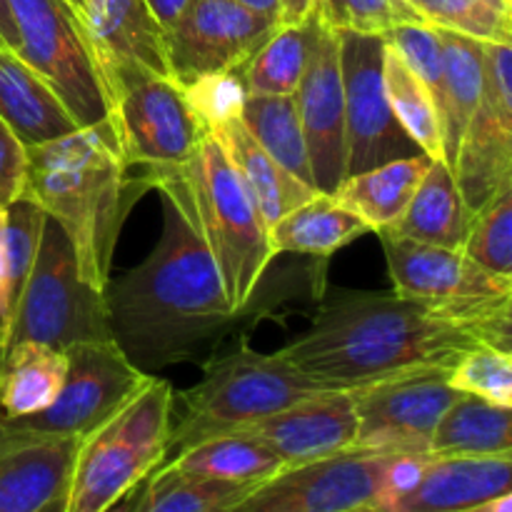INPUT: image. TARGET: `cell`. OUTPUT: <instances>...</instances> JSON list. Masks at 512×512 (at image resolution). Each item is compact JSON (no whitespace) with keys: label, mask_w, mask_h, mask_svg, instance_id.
<instances>
[{"label":"cell","mask_w":512,"mask_h":512,"mask_svg":"<svg viewBox=\"0 0 512 512\" xmlns=\"http://www.w3.org/2000/svg\"><path fill=\"white\" fill-rule=\"evenodd\" d=\"M163 230L148 258L105 285L110 340L143 373L193 360L238 320L178 188L155 180Z\"/></svg>","instance_id":"6da1fadb"},{"label":"cell","mask_w":512,"mask_h":512,"mask_svg":"<svg viewBox=\"0 0 512 512\" xmlns=\"http://www.w3.org/2000/svg\"><path fill=\"white\" fill-rule=\"evenodd\" d=\"M478 345L512 353L508 340L420 300L340 293L325 300L310 328L278 353L320 388L358 390L418 370H453Z\"/></svg>","instance_id":"7a4b0ae2"},{"label":"cell","mask_w":512,"mask_h":512,"mask_svg":"<svg viewBox=\"0 0 512 512\" xmlns=\"http://www.w3.org/2000/svg\"><path fill=\"white\" fill-rule=\"evenodd\" d=\"M25 148L28 173L20 198L33 200L60 225L83 280L105 293L123 220L145 193L140 180L128 178L113 123L100 120Z\"/></svg>","instance_id":"3957f363"},{"label":"cell","mask_w":512,"mask_h":512,"mask_svg":"<svg viewBox=\"0 0 512 512\" xmlns=\"http://www.w3.org/2000/svg\"><path fill=\"white\" fill-rule=\"evenodd\" d=\"M155 180H170L178 188L218 268L230 305L243 313L253 303L255 290L273 260V250L268 225L225 150L208 133L188 163L173 173L150 178L148 190Z\"/></svg>","instance_id":"277c9868"},{"label":"cell","mask_w":512,"mask_h":512,"mask_svg":"<svg viewBox=\"0 0 512 512\" xmlns=\"http://www.w3.org/2000/svg\"><path fill=\"white\" fill-rule=\"evenodd\" d=\"M318 390L325 388L280 353H258L238 343L205 363L198 385L173 393L165 460L200 440L245 430Z\"/></svg>","instance_id":"5b68a950"},{"label":"cell","mask_w":512,"mask_h":512,"mask_svg":"<svg viewBox=\"0 0 512 512\" xmlns=\"http://www.w3.org/2000/svg\"><path fill=\"white\" fill-rule=\"evenodd\" d=\"M173 388L150 378L113 418L78 445L65 512H105L138 488L168 455Z\"/></svg>","instance_id":"8992f818"},{"label":"cell","mask_w":512,"mask_h":512,"mask_svg":"<svg viewBox=\"0 0 512 512\" xmlns=\"http://www.w3.org/2000/svg\"><path fill=\"white\" fill-rule=\"evenodd\" d=\"M88 340H110L105 295L85 283L68 238L60 225L45 215L33 268L15 310L8 348L38 343L53 350H68L70 345Z\"/></svg>","instance_id":"52a82bcc"},{"label":"cell","mask_w":512,"mask_h":512,"mask_svg":"<svg viewBox=\"0 0 512 512\" xmlns=\"http://www.w3.org/2000/svg\"><path fill=\"white\" fill-rule=\"evenodd\" d=\"M395 295L443 310L460 323L478 325L510 343L512 278L483 270L460 248L378 233Z\"/></svg>","instance_id":"ba28073f"},{"label":"cell","mask_w":512,"mask_h":512,"mask_svg":"<svg viewBox=\"0 0 512 512\" xmlns=\"http://www.w3.org/2000/svg\"><path fill=\"white\" fill-rule=\"evenodd\" d=\"M18 58L58 95L78 128L110 118V100L83 18L68 0H8Z\"/></svg>","instance_id":"9c48e42d"},{"label":"cell","mask_w":512,"mask_h":512,"mask_svg":"<svg viewBox=\"0 0 512 512\" xmlns=\"http://www.w3.org/2000/svg\"><path fill=\"white\" fill-rule=\"evenodd\" d=\"M68 358L63 388L43 413L0 418V430L15 438L83 440L113 418L153 375L135 368L113 340H88L63 350Z\"/></svg>","instance_id":"30bf717a"},{"label":"cell","mask_w":512,"mask_h":512,"mask_svg":"<svg viewBox=\"0 0 512 512\" xmlns=\"http://www.w3.org/2000/svg\"><path fill=\"white\" fill-rule=\"evenodd\" d=\"M110 123L128 165L145 173L140 183L173 173L188 163L200 140L208 135L185 90L173 78L138 75L108 90Z\"/></svg>","instance_id":"8fae6325"},{"label":"cell","mask_w":512,"mask_h":512,"mask_svg":"<svg viewBox=\"0 0 512 512\" xmlns=\"http://www.w3.org/2000/svg\"><path fill=\"white\" fill-rule=\"evenodd\" d=\"M408 455L350 448L280 470L230 512H348L378 505L395 488Z\"/></svg>","instance_id":"7c38bea8"},{"label":"cell","mask_w":512,"mask_h":512,"mask_svg":"<svg viewBox=\"0 0 512 512\" xmlns=\"http://www.w3.org/2000/svg\"><path fill=\"white\" fill-rule=\"evenodd\" d=\"M338 40L345 93V145H348L345 178L388 160L423 153L390 108L383 75V35L338 30Z\"/></svg>","instance_id":"4fadbf2b"},{"label":"cell","mask_w":512,"mask_h":512,"mask_svg":"<svg viewBox=\"0 0 512 512\" xmlns=\"http://www.w3.org/2000/svg\"><path fill=\"white\" fill-rule=\"evenodd\" d=\"M453 175L473 215L512 185L510 43H483V95L460 138Z\"/></svg>","instance_id":"5bb4252c"},{"label":"cell","mask_w":512,"mask_h":512,"mask_svg":"<svg viewBox=\"0 0 512 512\" xmlns=\"http://www.w3.org/2000/svg\"><path fill=\"white\" fill-rule=\"evenodd\" d=\"M450 370H418L353 390L358 413L355 448L378 453L428 455L445 410L458 400Z\"/></svg>","instance_id":"9a60e30c"},{"label":"cell","mask_w":512,"mask_h":512,"mask_svg":"<svg viewBox=\"0 0 512 512\" xmlns=\"http://www.w3.org/2000/svg\"><path fill=\"white\" fill-rule=\"evenodd\" d=\"M280 28L275 20L240 8L233 0H190L165 30L170 78L180 85L243 68Z\"/></svg>","instance_id":"2e32d148"},{"label":"cell","mask_w":512,"mask_h":512,"mask_svg":"<svg viewBox=\"0 0 512 512\" xmlns=\"http://www.w3.org/2000/svg\"><path fill=\"white\" fill-rule=\"evenodd\" d=\"M308 143L313 183L318 193L333 195L345 180L348 145H345V93L340 73L338 30L323 23L308 68L293 93Z\"/></svg>","instance_id":"e0dca14e"},{"label":"cell","mask_w":512,"mask_h":512,"mask_svg":"<svg viewBox=\"0 0 512 512\" xmlns=\"http://www.w3.org/2000/svg\"><path fill=\"white\" fill-rule=\"evenodd\" d=\"M83 25L105 90L138 75L170 78L165 30L145 0H88Z\"/></svg>","instance_id":"ac0fdd59"},{"label":"cell","mask_w":512,"mask_h":512,"mask_svg":"<svg viewBox=\"0 0 512 512\" xmlns=\"http://www.w3.org/2000/svg\"><path fill=\"white\" fill-rule=\"evenodd\" d=\"M243 433L263 440L285 468L343 453L355 448L358 438L353 390H318L280 413L248 425Z\"/></svg>","instance_id":"d6986e66"},{"label":"cell","mask_w":512,"mask_h":512,"mask_svg":"<svg viewBox=\"0 0 512 512\" xmlns=\"http://www.w3.org/2000/svg\"><path fill=\"white\" fill-rule=\"evenodd\" d=\"M512 455L435 458L428 455L408 488L388 495L380 512H463L510 493Z\"/></svg>","instance_id":"ffe728a7"},{"label":"cell","mask_w":512,"mask_h":512,"mask_svg":"<svg viewBox=\"0 0 512 512\" xmlns=\"http://www.w3.org/2000/svg\"><path fill=\"white\" fill-rule=\"evenodd\" d=\"M80 440L15 438L0 430V512H40L65 495Z\"/></svg>","instance_id":"44dd1931"},{"label":"cell","mask_w":512,"mask_h":512,"mask_svg":"<svg viewBox=\"0 0 512 512\" xmlns=\"http://www.w3.org/2000/svg\"><path fill=\"white\" fill-rule=\"evenodd\" d=\"M470 223L473 213L460 195L453 168L443 158H433L400 218L378 233L418 240L438 248H463Z\"/></svg>","instance_id":"7402d4cb"},{"label":"cell","mask_w":512,"mask_h":512,"mask_svg":"<svg viewBox=\"0 0 512 512\" xmlns=\"http://www.w3.org/2000/svg\"><path fill=\"white\" fill-rule=\"evenodd\" d=\"M210 135H213L220 143V148L225 150L230 165L235 168L238 178L243 180L245 190H248L250 198L255 200V205H258L260 215H263L268 228L275 220L283 218L288 210H293L295 205L305 203V200L313 198V195L318 193L315 188L305 185L303 180L290 175L285 168H280V165L255 143V138L248 133V128L243 125L240 115L215 125V128L210 130Z\"/></svg>","instance_id":"603a6c76"},{"label":"cell","mask_w":512,"mask_h":512,"mask_svg":"<svg viewBox=\"0 0 512 512\" xmlns=\"http://www.w3.org/2000/svg\"><path fill=\"white\" fill-rule=\"evenodd\" d=\"M0 118L25 145L48 143L78 128L48 83L5 48H0Z\"/></svg>","instance_id":"cb8c5ba5"},{"label":"cell","mask_w":512,"mask_h":512,"mask_svg":"<svg viewBox=\"0 0 512 512\" xmlns=\"http://www.w3.org/2000/svg\"><path fill=\"white\" fill-rule=\"evenodd\" d=\"M365 233H370L365 220L330 193H315L268 228L273 258L285 253L328 258Z\"/></svg>","instance_id":"d4e9b609"},{"label":"cell","mask_w":512,"mask_h":512,"mask_svg":"<svg viewBox=\"0 0 512 512\" xmlns=\"http://www.w3.org/2000/svg\"><path fill=\"white\" fill-rule=\"evenodd\" d=\"M435 458H505L512 455V408L475 395H458L430 438Z\"/></svg>","instance_id":"484cf974"},{"label":"cell","mask_w":512,"mask_h":512,"mask_svg":"<svg viewBox=\"0 0 512 512\" xmlns=\"http://www.w3.org/2000/svg\"><path fill=\"white\" fill-rule=\"evenodd\" d=\"M430 160L433 158L423 153L388 160L363 173L348 175L333 195L360 220H365L370 230L378 233L400 218L423 175L428 173Z\"/></svg>","instance_id":"4316f807"},{"label":"cell","mask_w":512,"mask_h":512,"mask_svg":"<svg viewBox=\"0 0 512 512\" xmlns=\"http://www.w3.org/2000/svg\"><path fill=\"white\" fill-rule=\"evenodd\" d=\"M163 463L195 478L238 485H260L285 470L283 460L263 440L243 430L200 440Z\"/></svg>","instance_id":"83f0119b"},{"label":"cell","mask_w":512,"mask_h":512,"mask_svg":"<svg viewBox=\"0 0 512 512\" xmlns=\"http://www.w3.org/2000/svg\"><path fill=\"white\" fill-rule=\"evenodd\" d=\"M443 45V100H440V135L443 160L453 168L465 125L473 118L483 95V43L453 30L438 28Z\"/></svg>","instance_id":"f1b7e54d"},{"label":"cell","mask_w":512,"mask_h":512,"mask_svg":"<svg viewBox=\"0 0 512 512\" xmlns=\"http://www.w3.org/2000/svg\"><path fill=\"white\" fill-rule=\"evenodd\" d=\"M68 358L48 345H13L0 363V418L43 413L63 388Z\"/></svg>","instance_id":"f546056e"},{"label":"cell","mask_w":512,"mask_h":512,"mask_svg":"<svg viewBox=\"0 0 512 512\" xmlns=\"http://www.w3.org/2000/svg\"><path fill=\"white\" fill-rule=\"evenodd\" d=\"M325 20L318 10L300 23L280 25L258 50L253 58L243 65L245 95H293L308 68L310 53L315 48L320 28Z\"/></svg>","instance_id":"4dcf8cb0"},{"label":"cell","mask_w":512,"mask_h":512,"mask_svg":"<svg viewBox=\"0 0 512 512\" xmlns=\"http://www.w3.org/2000/svg\"><path fill=\"white\" fill-rule=\"evenodd\" d=\"M43 220V210L28 198L13 200L0 210V363L8 350L20 295L33 268Z\"/></svg>","instance_id":"1f68e13d"},{"label":"cell","mask_w":512,"mask_h":512,"mask_svg":"<svg viewBox=\"0 0 512 512\" xmlns=\"http://www.w3.org/2000/svg\"><path fill=\"white\" fill-rule=\"evenodd\" d=\"M255 485L220 483L160 463L130 493L125 512H230Z\"/></svg>","instance_id":"d6a6232c"},{"label":"cell","mask_w":512,"mask_h":512,"mask_svg":"<svg viewBox=\"0 0 512 512\" xmlns=\"http://www.w3.org/2000/svg\"><path fill=\"white\" fill-rule=\"evenodd\" d=\"M240 120L255 138V143L280 168L315 188L308 143H305L293 95H245Z\"/></svg>","instance_id":"836d02e7"},{"label":"cell","mask_w":512,"mask_h":512,"mask_svg":"<svg viewBox=\"0 0 512 512\" xmlns=\"http://www.w3.org/2000/svg\"><path fill=\"white\" fill-rule=\"evenodd\" d=\"M383 75L390 108H393L395 118L403 125L405 133L423 150V155L443 158V135H440L438 108H435L423 80L403 63V58L388 43H385Z\"/></svg>","instance_id":"e575fe53"},{"label":"cell","mask_w":512,"mask_h":512,"mask_svg":"<svg viewBox=\"0 0 512 512\" xmlns=\"http://www.w3.org/2000/svg\"><path fill=\"white\" fill-rule=\"evenodd\" d=\"M425 23L480 43H510L512 0H413Z\"/></svg>","instance_id":"d590c367"},{"label":"cell","mask_w":512,"mask_h":512,"mask_svg":"<svg viewBox=\"0 0 512 512\" xmlns=\"http://www.w3.org/2000/svg\"><path fill=\"white\" fill-rule=\"evenodd\" d=\"M460 250L488 273L512 278V185L473 215Z\"/></svg>","instance_id":"8d00e7d4"},{"label":"cell","mask_w":512,"mask_h":512,"mask_svg":"<svg viewBox=\"0 0 512 512\" xmlns=\"http://www.w3.org/2000/svg\"><path fill=\"white\" fill-rule=\"evenodd\" d=\"M448 383L460 395L512 408V353L495 345H478L455 363Z\"/></svg>","instance_id":"74e56055"},{"label":"cell","mask_w":512,"mask_h":512,"mask_svg":"<svg viewBox=\"0 0 512 512\" xmlns=\"http://www.w3.org/2000/svg\"><path fill=\"white\" fill-rule=\"evenodd\" d=\"M335 30L383 35L405 23H425L410 0H320L315 8Z\"/></svg>","instance_id":"f35d334b"},{"label":"cell","mask_w":512,"mask_h":512,"mask_svg":"<svg viewBox=\"0 0 512 512\" xmlns=\"http://www.w3.org/2000/svg\"><path fill=\"white\" fill-rule=\"evenodd\" d=\"M383 38L403 58V63L423 80L435 108H440V100H443V45H440L438 28L430 23H405L383 33Z\"/></svg>","instance_id":"ab89813d"},{"label":"cell","mask_w":512,"mask_h":512,"mask_svg":"<svg viewBox=\"0 0 512 512\" xmlns=\"http://www.w3.org/2000/svg\"><path fill=\"white\" fill-rule=\"evenodd\" d=\"M183 90L185 95H188L190 103H193L198 118L203 120L205 128H208V133L215 125L240 115V108H243L245 100L243 83H240V78L235 75V70L233 73L210 75V78L198 80V83L188 85V88Z\"/></svg>","instance_id":"60d3db41"},{"label":"cell","mask_w":512,"mask_h":512,"mask_svg":"<svg viewBox=\"0 0 512 512\" xmlns=\"http://www.w3.org/2000/svg\"><path fill=\"white\" fill-rule=\"evenodd\" d=\"M25 173H28V148L0 118V210L23 195Z\"/></svg>","instance_id":"b9f144b4"},{"label":"cell","mask_w":512,"mask_h":512,"mask_svg":"<svg viewBox=\"0 0 512 512\" xmlns=\"http://www.w3.org/2000/svg\"><path fill=\"white\" fill-rule=\"evenodd\" d=\"M145 3H148V8L153 10V15H155V20L160 23V28L168 30L170 25L180 18V13H183L185 5H188L190 0H145Z\"/></svg>","instance_id":"7bdbcfd3"},{"label":"cell","mask_w":512,"mask_h":512,"mask_svg":"<svg viewBox=\"0 0 512 512\" xmlns=\"http://www.w3.org/2000/svg\"><path fill=\"white\" fill-rule=\"evenodd\" d=\"M18 30H15L13 15H10L8 0H0V48L18 53Z\"/></svg>","instance_id":"ee69618b"},{"label":"cell","mask_w":512,"mask_h":512,"mask_svg":"<svg viewBox=\"0 0 512 512\" xmlns=\"http://www.w3.org/2000/svg\"><path fill=\"white\" fill-rule=\"evenodd\" d=\"M240 8L250 10V13H258L263 18L275 20V23L283 25V10H280V0H233Z\"/></svg>","instance_id":"f6af8a7d"},{"label":"cell","mask_w":512,"mask_h":512,"mask_svg":"<svg viewBox=\"0 0 512 512\" xmlns=\"http://www.w3.org/2000/svg\"><path fill=\"white\" fill-rule=\"evenodd\" d=\"M280 10H283V25H290L308 18L315 5L313 0H280Z\"/></svg>","instance_id":"bcb514c9"},{"label":"cell","mask_w":512,"mask_h":512,"mask_svg":"<svg viewBox=\"0 0 512 512\" xmlns=\"http://www.w3.org/2000/svg\"><path fill=\"white\" fill-rule=\"evenodd\" d=\"M40 512H65V495H60L58 500H53V503L45 505Z\"/></svg>","instance_id":"7dc6e473"},{"label":"cell","mask_w":512,"mask_h":512,"mask_svg":"<svg viewBox=\"0 0 512 512\" xmlns=\"http://www.w3.org/2000/svg\"><path fill=\"white\" fill-rule=\"evenodd\" d=\"M348 512H380V510L375 508V505H360V508H353V510H348Z\"/></svg>","instance_id":"c3c4849f"},{"label":"cell","mask_w":512,"mask_h":512,"mask_svg":"<svg viewBox=\"0 0 512 512\" xmlns=\"http://www.w3.org/2000/svg\"><path fill=\"white\" fill-rule=\"evenodd\" d=\"M68 3H70V5H73V8H75V10H78V13H80V18H83V10H85L83 0H68Z\"/></svg>","instance_id":"681fc988"},{"label":"cell","mask_w":512,"mask_h":512,"mask_svg":"<svg viewBox=\"0 0 512 512\" xmlns=\"http://www.w3.org/2000/svg\"><path fill=\"white\" fill-rule=\"evenodd\" d=\"M313 5H315V8H318V5H320V0H313Z\"/></svg>","instance_id":"f907efd6"},{"label":"cell","mask_w":512,"mask_h":512,"mask_svg":"<svg viewBox=\"0 0 512 512\" xmlns=\"http://www.w3.org/2000/svg\"><path fill=\"white\" fill-rule=\"evenodd\" d=\"M463 512H473V508H470V510H463Z\"/></svg>","instance_id":"816d5d0a"},{"label":"cell","mask_w":512,"mask_h":512,"mask_svg":"<svg viewBox=\"0 0 512 512\" xmlns=\"http://www.w3.org/2000/svg\"><path fill=\"white\" fill-rule=\"evenodd\" d=\"M83 5H88V0H83Z\"/></svg>","instance_id":"f5cc1de1"},{"label":"cell","mask_w":512,"mask_h":512,"mask_svg":"<svg viewBox=\"0 0 512 512\" xmlns=\"http://www.w3.org/2000/svg\"><path fill=\"white\" fill-rule=\"evenodd\" d=\"M410 3H413V0H410Z\"/></svg>","instance_id":"db71d44e"}]
</instances>
